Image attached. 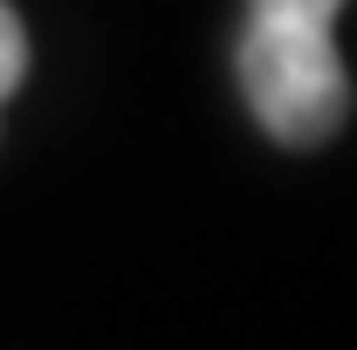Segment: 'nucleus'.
<instances>
[{
  "label": "nucleus",
  "instance_id": "obj_2",
  "mask_svg": "<svg viewBox=\"0 0 357 350\" xmlns=\"http://www.w3.org/2000/svg\"><path fill=\"white\" fill-rule=\"evenodd\" d=\"M21 69H28V35H21V14L0 0V103H7V89L21 83Z\"/></svg>",
  "mask_w": 357,
  "mask_h": 350
},
{
  "label": "nucleus",
  "instance_id": "obj_1",
  "mask_svg": "<svg viewBox=\"0 0 357 350\" xmlns=\"http://www.w3.org/2000/svg\"><path fill=\"white\" fill-rule=\"evenodd\" d=\"M344 0H248L241 28V89L268 137L323 144L351 117V76L330 48Z\"/></svg>",
  "mask_w": 357,
  "mask_h": 350
}]
</instances>
